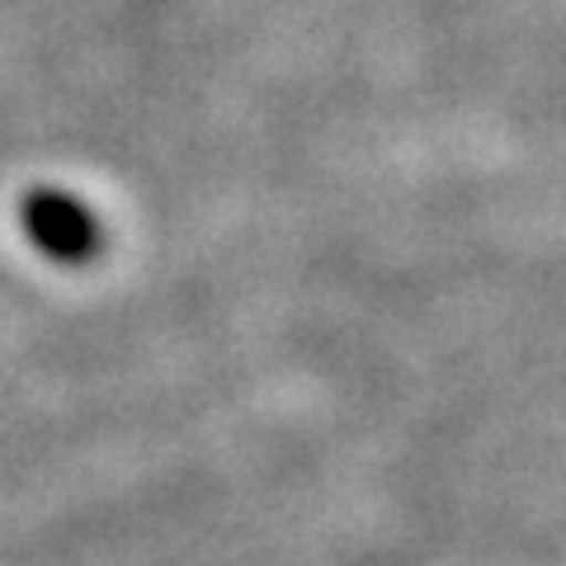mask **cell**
Returning <instances> with one entry per match:
<instances>
[{"label": "cell", "instance_id": "cell-1", "mask_svg": "<svg viewBox=\"0 0 566 566\" xmlns=\"http://www.w3.org/2000/svg\"><path fill=\"white\" fill-rule=\"evenodd\" d=\"M20 218H24V237L62 264H81L99 251V218L62 189H33Z\"/></svg>", "mask_w": 566, "mask_h": 566}]
</instances>
